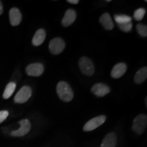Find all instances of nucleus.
Returning <instances> with one entry per match:
<instances>
[{
  "label": "nucleus",
  "instance_id": "1",
  "mask_svg": "<svg viewBox=\"0 0 147 147\" xmlns=\"http://www.w3.org/2000/svg\"><path fill=\"white\" fill-rule=\"evenodd\" d=\"M57 93L62 101L69 102L72 100L74 92L68 83L64 81H60L57 85Z\"/></svg>",
  "mask_w": 147,
  "mask_h": 147
},
{
  "label": "nucleus",
  "instance_id": "2",
  "mask_svg": "<svg viewBox=\"0 0 147 147\" xmlns=\"http://www.w3.org/2000/svg\"><path fill=\"white\" fill-rule=\"evenodd\" d=\"M78 66L84 75L90 76L95 73V67L92 61L86 57H82L78 61Z\"/></svg>",
  "mask_w": 147,
  "mask_h": 147
},
{
  "label": "nucleus",
  "instance_id": "3",
  "mask_svg": "<svg viewBox=\"0 0 147 147\" xmlns=\"http://www.w3.org/2000/svg\"><path fill=\"white\" fill-rule=\"evenodd\" d=\"M147 125V117L146 115L141 114L138 115L133 121L132 130L138 135H141L144 131Z\"/></svg>",
  "mask_w": 147,
  "mask_h": 147
},
{
  "label": "nucleus",
  "instance_id": "4",
  "mask_svg": "<svg viewBox=\"0 0 147 147\" xmlns=\"http://www.w3.org/2000/svg\"><path fill=\"white\" fill-rule=\"evenodd\" d=\"M32 94V90L29 86H24L18 91L14 97V101L18 104H23L25 103L30 98Z\"/></svg>",
  "mask_w": 147,
  "mask_h": 147
},
{
  "label": "nucleus",
  "instance_id": "5",
  "mask_svg": "<svg viewBox=\"0 0 147 147\" xmlns=\"http://www.w3.org/2000/svg\"><path fill=\"white\" fill-rule=\"evenodd\" d=\"M49 50L53 55H59L63 52L65 47V43L61 38H55L49 43Z\"/></svg>",
  "mask_w": 147,
  "mask_h": 147
},
{
  "label": "nucleus",
  "instance_id": "6",
  "mask_svg": "<svg viewBox=\"0 0 147 147\" xmlns=\"http://www.w3.org/2000/svg\"><path fill=\"white\" fill-rule=\"evenodd\" d=\"M106 120V117L105 115H100L98 117L91 119L84 125L83 127V130L84 131H91L99 127L105 122Z\"/></svg>",
  "mask_w": 147,
  "mask_h": 147
},
{
  "label": "nucleus",
  "instance_id": "7",
  "mask_svg": "<svg viewBox=\"0 0 147 147\" xmlns=\"http://www.w3.org/2000/svg\"><path fill=\"white\" fill-rule=\"evenodd\" d=\"M18 123L20 124L19 129H18L17 130L13 131L11 133V135L14 137H22L25 136L31 130V123L28 119H23L21 120L18 122Z\"/></svg>",
  "mask_w": 147,
  "mask_h": 147
},
{
  "label": "nucleus",
  "instance_id": "8",
  "mask_svg": "<svg viewBox=\"0 0 147 147\" xmlns=\"http://www.w3.org/2000/svg\"><path fill=\"white\" fill-rule=\"evenodd\" d=\"M45 67L41 63H35L29 64L26 67V72L28 76H40L43 74Z\"/></svg>",
  "mask_w": 147,
  "mask_h": 147
},
{
  "label": "nucleus",
  "instance_id": "9",
  "mask_svg": "<svg viewBox=\"0 0 147 147\" xmlns=\"http://www.w3.org/2000/svg\"><path fill=\"white\" fill-rule=\"evenodd\" d=\"M110 88L104 83H96L91 88V92L97 97H104L110 93Z\"/></svg>",
  "mask_w": 147,
  "mask_h": 147
},
{
  "label": "nucleus",
  "instance_id": "10",
  "mask_svg": "<svg viewBox=\"0 0 147 147\" xmlns=\"http://www.w3.org/2000/svg\"><path fill=\"white\" fill-rule=\"evenodd\" d=\"M127 68V66L125 63H117L114 66L111 71L110 75H111L112 78L117 79L122 77L126 72Z\"/></svg>",
  "mask_w": 147,
  "mask_h": 147
},
{
  "label": "nucleus",
  "instance_id": "11",
  "mask_svg": "<svg viewBox=\"0 0 147 147\" xmlns=\"http://www.w3.org/2000/svg\"><path fill=\"white\" fill-rule=\"evenodd\" d=\"M76 18V11L72 9H68L65 12L63 19L61 21L62 25L63 27L70 26L71 24L74 23Z\"/></svg>",
  "mask_w": 147,
  "mask_h": 147
},
{
  "label": "nucleus",
  "instance_id": "12",
  "mask_svg": "<svg viewBox=\"0 0 147 147\" xmlns=\"http://www.w3.org/2000/svg\"><path fill=\"white\" fill-rule=\"evenodd\" d=\"M9 18L12 26H17L22 21V15L20 10L16 8H12L9 12Z\"/></svg>",
  "mask_w": 147,
  "mask_h": 147
},
{
  "label": "nucleus",
  "instance_id": "13",
  "mask_svg": "<svg viewBox=\"0 0 147 147\" xmlns=\"http://www.w3.org/2000/svg\"><path fill=\"white\" fill-rule=\"evenodd\" d=\"M117 138L115 133L110 132L108 134L103 140L101 147H115L117 144Z\"/></svg>",
  "mask_w": 147,
  "mask_h": 147
},
{
  "label": "nucleus",
  "instance_id": "14",
  "mask_svg": "<svg viewBox=\"0 0 147 147\" xmlns=\"http://www.w3.org/2000/svg\"><path fill=\"white\" fill-rule=\"evenodd\" d=\"M100 23L106 30H111L115 26L111 16L108 13H104L100 16Z\"/></svg>",
  "mask_w": 147,
  "mask_h": 147
},
{
  "label": "nucleus",
  "instance_id": "15",
  "mask_svg": "<svg viewBox=\"0 0 147 147\" xmlns=\"http://www.w3.org/2000/svg\"><path fill=\"white\" fill-rule=\"evenodd\" d=\"M46 38V32L45 29H39L35 33L32 39V44L35 47L41 45Z\"/></svg>",
  "mask_w": 147,
  "mask_h": 147
},
{
  "label": "nucleus",
  "instance_id": "16",
  "mask_svg": "<svg viewBox=\"0 0 147 147\" xmlns=\"http://www.w3.org/2000/svg\"><path fill=\"white\" fill-rule=\"evenodd\" d=\"M147 78V67H144L140 69L134 76V81L136 84H141L146 80Z\"/></svg>",
  "mask_w": 147,
  "mask_h": 147
},
{
  "label": "nucleus",
  "instance_id": "17",
  "mask_svg": "<svg viewBox=\"0 0 147 147\" xmlns=\"http://www.w3.org/2000/svg\"><path fill=\"white\" fill-rule=\"evenodd\" d=\"M16 83L14 82H11L10 83L7 84L6 87L4 90V92L3 93V97L4 99H8L11 97V95L13 94V93L16 89Z\"/></svg>",
  "mask_w": 147,
  "mask_h": 147
},
{
  "label": "nucleus",
  "instance_id": "18",
  "mask_svg": "<svg viewBox=\"0 0 147 147\" xmlns=\"http://www.w3.org/2000/svg\"><path fill=\"white\" fill-rule=\"evenodd\" d=\"M115 20L117 24H123L131 22V17L127 15H119V14H115Z\"/></svg>",
  "mask_w": 147,
  "mask_h": 147
},
{
  "label": "nucleus",
  "instance_id": "19",
  "mask_svg": "<svg viewBox=\"0 0 147 147\" xmlns=\"http://www.w3.org/2000/svg\"><path fill=\"white\" fill-rule=\"evenodd\" d=\"M146 13V10L144 8H138L134 12V18L136 21H140L144 18Z\"/></svg>",
  "mask_w": 147,
  "mask_h": 147
},
{
  "label": "nucleus",
  "instance_id": "20",
  "mask_svg": "<svg viewBox=\"0 0 147 147\" xmlns=\"http://www.w3.org/2000/svg\"><path fill=\"white\" fill-rule=\"evenodd\" d=\"M136 30L140 36L142 37L147 36V27L143 24H138L136 26Z\"/></svg>",
  "mask_w": 147,
  "mask_h": 147
},
{
  "label": "nucleus",
  "instance_id": "21",
  "mask_svg": "<svg viewBox=\"0 0 147 147\" xmlns=\"http://www.w3.org/2000/svg\"><path fill=\"white\" fill-rule=\"evenodd\" d=\"M118 26L121 31L124 32H129L131 31L132 28V23L131 22H129V23H123V24H119Z\"/></svg>",
  "mask_w": 147,
  "mask_h": 147
},
{
  "label": "nucleus",
  "instance_id": "22",
  "mask_svg": "<svg viewBox=\"0 0 147 147\" xmlns=\"http://www.w3.org/2000/svg\"><path fill=\"white\" fill-rule=\"evenodd\" d=\"M9 113L7 110H1L0 111V123L3 122L8 117Z\"/></svg>",
  "mask_w": 147,
  "mask_h": 147
},
{
  "label": "nucleus",
  "instance_id": "23",
  "mask_svg": "<svg viewBox=\"0 0 147 147\" xmlns=\"http://www.w3.org/2000/svg\"><path fill=\"white\" fill-rule=\"evenodd\" d=\"M67 2L70 3L71 4H77L79 2L78 0H67Z\"/></svg>",
  "mask_w": 147,
  "mask_h": 147
},
{
  "label": "nucleus",
  "instance_id": "24",
  "mask_svg": "<svg viewBox=\"0 0 147 147\" xmlns=\"http://www.w3.org/2000/svg\"><path fill=\"white\" fill-rule=\"evenodd\" d=\"M3 13V5L1 1H0V15Z\"/></svg>",
  "mask_w": 147,
  "mask_h": 147
},
{
  "label": "nucleus",
  "instance_id": "25",
  "mask_svg": "<svg viewBox=\"0 0 147 147\" xmlns=\"http://www.w3.org/2000/svg\"><path fill=\"white\" fill-rule=\"evenodd\" d=\"M145 104H146V106L147 105V102H146V97L145 98Z\"/></svg>",
  "mask_w": 147,
  "mask_h": 147
}]
</instances>
